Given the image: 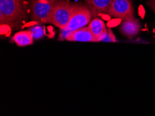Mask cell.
Instances as JSON below:
<instances>
[{
  "instance_id": "1",
  "label": "cell",
  "mask_w": 155,
  "mask_h": 116,
  "mask_svg": "<svg viewBox=\"0 0 155 116\" xmlns=\"http://www.w3.org/2000/svg\"><path fill=\"white\" fill-rule=\"evenodd\" d=\"M25 15V0H0L1 24L15 22Z\"/></svg>"
},
{
  "instance_id": "2",
  "label": "cell",
  "mask_w": 155,
  "mask_h": 116,
  "mask_svg": "<svg viewBox=\"0 0 155 116\" xmlns=\"http://www.w3.org/2000/svg\"><path fill=\"white\" fill-rule=\"evenodd\" d=\"M59 0H31V19L39 24L50 22L51 13Z\"/></svg>"
},
{
  "instance_id": "3",
  "label": "cell",
  "mask_w": 155,
  "mask_h": 116,
  "mask_svg": "<svg viewBox=\"0 0 155 116\" xmlns=\"http://www.w3.org/2000/svg\"><path fill=\"white\" fill-rule=\"evenodd\" d=\"M76 6V4L67 0H59L51 13L50 23H52L60 29H65L69 22Z\"/></svg>"
},
{
  "instance_id": "4",
  "label": "cell",
  "mask_w": 155,
  "mask_h": 116,
  "mask_svg": "<svg viewBox=\"0 0 155 116\" xmlns=\"http://www.w3.org/2000/svg\"><path fill=\"white\" fill-rule=\"evenodd\" d=\"M91 18H92V13L88 7L86 6L77 5L65 29L74 31L85 27L87 25L90 23Z\"/></svg>"
},
{
  "instance_id": "5",
  "label": "cell",
  "mask_w": 155,
  "mask_h": 116,
  "mask_svg": "<svg viewBox=\"0 0 155 116\" xmlns=\"http://www.w3.org/2000/svg\"><path fill=\"white\" fill-rule=\"evenodd\" d=\"M107 14L123 20L134 18V9L131 0H114Z\"/></svg>"
},
{
  "instance_id": "6",
  "label": "cell",
  "mask_w": 155,
  "mask_h": 116,
  "mask_svg": "<svg viewBox=\"0 0 155 116\" xmlns=\"http://www.w3.org/2000/svg\"><path fill=\"white\" fill-rule=\"evenodd\" d=\"M141 25L138 20L134 18L124 20L120 25V31L124 36L134 38L139 34Z\"/></svg>"
},
{
  "instance_id": "7",
  "label": "cell",
  "mask_w": 155,
  "mask_h": 116,
  "mask_svg": "<svg viewBox=\"0 0 155 116\" xmlns=\"http://www.w3.org/2000/svg\"><path fill=\"white\" fill-rule=\"evenodd\" d=\"M66 40L71 42H97V38L91 33L88 27L74 31Z\"/></svg>"
},
{
  "instance_id": "8",
  "label": "cell",
  "mask_w": 155,
  "mask_h": 116,
  "mask_svg": "<svg viewBox=\"0 0 155 116\" xmlns=\"http://www.w3.org/2000/svg\"><path fill=\"white\" fill-rule=\"evenodd\" d=\"M12 40L20 47H25L31 45L34 42V36L31 31H19L13 35Z\"/></svg>"
},
{
  "instance_id": "9",
  "label": "cell",
  "mask_w": 155,
  "mask_h": 116,
  "mask_svg": "<svg viewBox=\"0 0 155 116\" xmlns=\"http://www.w3.org/2000/svg\"><path fill=\"white\" fill-rule=\"evenodd\" d=\"M113 1L114 0H87V2L95 14H107Z\"/></svg>"
},
{
  "instance_id": "10",
  "label": "cell",
  "mask_w": 155,
  "mask_h": 116,
  "mask_svg": "<svg viewBox=\"0 0 155 116\" xmlns=\"http://www.w3.org/2000/svg\"><path fill=\"white\" fill-rule=\"evenodd\" d=\"M88 27L94 36L97 38V41L98 38L102 35L107 31L104 21L100 18H95L91 20Z\"/></svg>"
},
{
  "instance_id": "11",
  "label": "cell",
  "mask_w": 155,
  "mask_h": 116,
  "mask_svg": "<svg viewBox=\"0 0 155 116\" xmlns=\"http://www.w3.org/2000/svg\"><path fill=\"white\" fill-rule=\"evenodd\" d=\"M97 42H117V39L115 37L114 34H113L111 29H107V31L102 35H101L97 38Z\"/></svg>"
},
{
  "instance_id": "12",
  "label": "cell",
  "mask_w": 155,
  "mask_h": 116,
  "mask_svg": "<svg viewBox=\"0 0 155 116\" xmlns=\"http://www.w3.org/2000/svg\"><path fill=\"white\" fill-rule=\"evenodd\" d=\"M29 31H31L34 40L41 39L44 36V28L42 26L35 25L32 27Z\"/></svg>"
},
{
  "instance_id": "13",
  "label": "cell",
  "mask_w": 155,
  "mask_h": 116,
  "mask_svg": "<svg viewBox=\"0 0 155 116\" xmlns=\"http://www.w3.org/2000/svg\"><path fill=\"white\" fill-rule=\"evenodd\" d=\"M147 4L155 13V0H147Z\"/></svg>"
}]
</instances>
